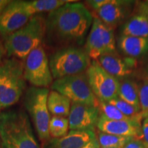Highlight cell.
Listing matches in <instances>:
<instances>
[{
	"label": "cell",
	"mask_w": 148,
	"mask_h": 148,
	"mask_svg": "<svg viewBox=\"0 0 148 148\" xmlns=\"http://www.w3.org/2000/svg\"><path fill=\"white\" fill-rule=\"evenodd\" d=\"M92 21L93 16L83 3H66L45 18L46 40L50 45H81Z\"/></svg>",
	"instance_id": "6da1fadb"
},
{
	"label": "cell",
	"mask_w": 148,
	"mask_h": 148,
	"mask_svg": "<svg viewBox=\"0 0 148 148\" xmlns=\"http://www.w3.org/2000/svg\"><path fill=\"white\" fill-rule=\"evenodd\" d=\"M1 148H41L24 110H10L0 113Z\"/></svg>",
	"instance_id": "7a4b0ae2"
},
{
	"label": "cell",
	"mask_w": 148,
	"mask_h": 148,
	"mask_svg": "<svg viewBox=\"0 0 148 148\" xmlns=\"http://www.w3.org/2000/svg\"><path fill=\"white\" fill-rule=\"evenodd\" d=\"M45 35V18L35 14L23 27L5 37V53L11 58L25 60L31 51L41 45Z\"/></svg>",
	"instance_id": "3957f363"
},
{
	"label": "cell",
	"mask_w": 148,
	"mask_h": 148,
	"mask_svg": "<svg viewBox=\"0 0 148 148\" xmlns=\"http://www.w3.org/2000/svg\"><path fill=\"white\" fill-rule=\"evenodd\" d=\"M26 87L24 62L15 58L4 59L0 63V105L7 108L18 101Z\"/></svg>",
	"instance_id": "277c9868"
},
{
	"label": "cell",
	"mask_w": 148,
	"mask_h": 148,
	"mask_svg": "<svg viewBox=\"0 0 148 148\" xmlns=\"http://www.w3.org/2000/svg\"><path fill=\"white\" fill-rule=\"evenodd\" d=\"M90 62L85 49L73 45L58 49L49 58L51 75L55 79L84 73Z\"/></svg>",
	"instance_id": "5b68a950"
},
{
	"label": "cell",
	"mask_w": 148,
	"mask_h": 148,
	"mask_svg": "<svg viewBox=\"0 0 148 148\" xmlns=\"http://www.w3.org/2000/svg\"><path fill=\"white\" fill-rule=\"evenodd\" d=\"M47 88L32 86L27 88L23 98V105L30 116L38 138L44 142L50 138L49 123L50 114L47 107Z\"/></svg>",
	"instance_id": "8992f818"
},
{
	"label": "cell",
	"mask_w": 148,
	"mask_h": 148,
	"mask_svg": "<svg viewBox=\"0 0 148 148\" xmlns=\"http://www.w3.org/2000/svg\"><path fill=\"white\" fill-rule=\"evenodd\" d=\"M51 88L69 98L71 103L99 108V101L90 87L86 72L55 79Z\"/></svg>",
	"instance_id": "52a82bcc"
},
{
	"label": "cell",
	"mask_w": 148,
	"mask_h": 148,
	"mask_svg": "<svg viewBox=\"0 0 148 148\" xmlns=\"http://www.w3.org/2000/svg\"><path fill=\"white\" fill-rule=\"evenodd\" d=\"M24 77L34 87L47 88L53 83L49 58L42 44L31 51L25 59Z\"/></svg>",
	"instance_id": "ba28073f"
},
{
	"label": "cell",
	"mask_w": 148,
	"mask_h": 148,
	"mask_svg": "<svg viewBox=\"0 0 148 148\" xmlns=\"http://www.w3.org/2000/svg\"><path fill=\"white\" fill-rule=\"evenodd\" d=\"M84 49L89 58L93 60H97L105 53L114 52V29L105 25L97 16H94Z\"/></svg>",
	"instance_id": "9c48e42d"
},
{
	"label": "cell",
	"mask_w": 148,
	"mask_h": 148,
	"mask_svg": "<svg viewBox=\"0 0 148 148\" xmlns=\"http://www.w3.org/2000/svg\"><path fill=\"white\" fill-rule=\"evenodd\" d=\"M92 91L99 101L108 102L118 97L119 80L101 67L97 60H92L86 71Z\"/></svg>",
	"instance_id": "30bf717a"
},
{
	"label": "cell",
	"mask_w": 148,
	"mask_h": 148,
	"mask_svg": "<svg viewBox=\"0 0 148 148\" xmlns=\"http://www.w3.org/2000/svg\"><path fill=\"white\" fill-rule=\"evenodd\" d=\"M32 17L25 1H10L0 14V35L5 38L23 27Z\"/></svg>",
	"instance_id": "8fae6325"
},
{
	"label": "cell",
	"mask_w": 148,
	"mask_h": 148,
	"mask_svg": "<svg viewBox=\"0 0 148 148\" xmlns=\"http://www.w3.org/2000/svg\"><path fill=\"white\" fill-rule=\"evenodd\" d=\"M100 116V111L97 107L71 103L68 116L70 130L94 131Z\"/></svg>",
	"instance_id": "7c38bea8"
},
{
	"label": "cell",
	"mask_w": 148,
	"mask_h": 148,
	"mask_svg": "<svg viewBox=\"0 0 148 148\" xmlns=\"http://www.w3.org/2000/svg\"><path fill=\"white\" fill-rule=\"evenodd\" d=\"M141 125L136 120H110L100 114L97 127L101 132L143 140Z\"/></svg>",
	"instance_id": "4fadbf2b"
},
{
	"label": "cell",
	"mask_w": 148,
	"mask_h": 148,
	"mask_svg": "<svg viewBox=\"0 0 148 148\" xmlns=\"http://www.w3.org/2000/svg\"><path fill=\"white\" fill-rule=\"evenodd\" d=\"M97 61L107 73L118 79L130 76L136 64L134 58H121L114 51L105 53Z\"/></svg>",
	"instance_id": "5bb4252c"
},
{
	"label": "cell",
	"mask_w": 148,
	"mask_h": 148,
	"mask_svg": "<svg viewBox=\"0 0 148 148\" xmlns=\"http://www.w3.org/2000/svg\"><path fill=\"white\" fill-rule=\"evenodd\" d=\"M96 137L94 131L70 130L63 137L42 142L41 148H82Z\"/></svg>",
	"instance_id": "9a60e30c"
},
{
	"label": "cell",
	"mask_w": 148,
	"mask_h": 148,
	"mask_svg": "<svg viewBox=\"0 0 148 148\" xmlns=\"http://www.w3.org/2000/svg\"><path fill=\"white\" fill-rule=\"evenodd\" d=\"M132 1L123 0H110V1L96 10L97 17L105 25L114 29L118 24L124 19L127 14Z\"/></svg>",
	"instance_id": "2e32d148"
},
{
	"label": "cell",
	"mask_w": 148,
	"mask_h": 148,
	"mask_svg": "<svg viewBox=\"0 0 148 148\" xmlns=\"http://www.w3.org/2000/svg\"><path fill=\"white\" fill-rule=\"evenodd\" d=\"M118 45L120 49L129 58H139L148 52V38L121 35Z\"/></svg>",
	"instance_id": "e0dca14e"
},
{
	"label": "cell",
	"mask_w": 148,
	"mask_h": 148,
	"mask_svg": "<svg viewBox=\"0 0 148 148\" xmlns=\"http://www.w3.org/2000/svg\"><path fill=\"white\" fill-rule=\"evenodd\" d=\"M122 35L148 38V19L141 8L138 14L125 22L122 27Z\"/></svg>",
	"instance_id": "ac0fdd59"
},
{
	"label": "cell",
	"mask_w": 148,
	"mask_h": 148,
	"mask_svg": "<svg viewBox=\"0 0 148 148\" xmlns=\"http://www.w3.org/2000/svg\"><path fill=\"white\" fill-rule=\"evenodd\" d=\"M71 106V101L68 97L56 90H51L47 97L49 112L53 116H68Z\"/></svg>",
	"instance_id": "d6986e66"
},
{
	"label": "cell",
	"mask_w": 148,
	"mask_h": 148,
	"mask_svg": "<svg viewBox=\"0 0 148 148\" xmlns=\"http://www.w3.org/2000/svg\"><path fill=\"white\" fill-rule=\"evenodd\" d=\"M118 97L132 106L140 108L138 84L132 79L124 78L119 81Z\"/></svg>",
	"instance_id": "ffe728a7"
},
{
	"label": "cell",
	"mask_w": 148,
	"mask_h": 148,
	"mask_svg": "<svg viewBox=\"0 0 148 148\" xmlns=\"http://www.w3.org/2000/svg\"><path fill=\"white\" fill-rule=\"evenodd\" d=\"M72 0H33L25 1V6L32 16L42 12H51L67 3L74 2Z\"/></svg>",
	"instance_id": "44dd1931"
},
{
	"label": "cell",
	"mask_w": 148,
	"mask_h": 148,
	"mask_svg": "<svg viewBox=\"0 0 148 148\" xmlns=\"http://www.w3.org/2000/svg\"><path fill=\"white\" fill-rule=\"evenodd\" d=\"M69 127L68 118L64 116H53L49 123V134L50 137L58 138L67 134Z\"/></svg>",
	"instance_id": "7402d4cb"
},
{
	"label": "cell",
	"mask_w": 148,
	"mask_h": 148,
	"mask_svg": "<svg viewBox=\"0 0 148 148\" xmlns=\"http://www.w3.org/2000/svg\"><path fill=\"white\" fill-rule=\"evenodd\" d=\"M100 148H123L131 137L98 132L97 136Z\"/></svg>",
	"instance_id": "603a6c76"
},
{
	"label": "cell",
	"mask_w": 148,
	"mask_h": 148,
	"mask_svg": "<svg viewBox=\"0 0 148 148\" xmlns=\"http://www.w3.org/2000/svg\"><path fill=\"white\" fill-rule=\"evenodd\" d=\"M108 103H111L115 106L116 108L119 109L122 113L127 116V117L134 120H138V121L141 122L145 119V116L141 112L140 108H138L137 107H135L130 104L127 102H125L119 97L114 98V99L108 101Z\"/></svg>",
	"instance_id": "cb8c5ba5"
},
{
	"label": "cell",
	"mask_w": 148,
	"mask_h": 148,
	"mask_svg": "<svg viewBox=\"0 0 148 148\" xmlns=\"http://www.w3.org/2000/svg\"><path fill=\"white\" fill-rule=\"evenodd\" d=\"M99 109L100 114L110 120H134L127 117L111 103L99 101ZM138 121V120H136ZM141 122V121H140Z\"/></svg>",
	"instance_id": "d4e9b609"
},
{
	"label": "cell",
	"mask_w": 148,
	"mask_h": 148,
	"mask_svg": "<svg viewBox=\"0 0 148 148\" xmlns=\"http://www.w3.org/2000/svg\"><path fill=\"white\" fill-rule=\"evenodd\" d=\"M139 103L141 112L145 117L148 116V79H145L138 85Z\"/></svg>",
	"instance_id": "484cf974"
},
{
	"label": "cell",
	"mask_w": 148,
	"mask_h": 148,
	"mask_svg": "<svg viewBox=\"0 0 148 148\" xmlns=\"http://www.w3.org/2000/svg\"><path fill=\"white\" fill-rule=\"evenodd\" d=\"M123 148H147V145L143 140L132 138L127 142Z\"/></svg>",
	"instance_id": "4316f807"
},
{
	"label": "cell",
	"mask_w": 148,
	"mask_h": 148,
	"mask_svg": "<svg viewBox=\"0 0 148 148\" xmlns=\"http://www.w3.org/2000/svg\"><path fill=\"white\" fill-rule=\"evenodd\" d=\"M109 1L110 0H90L86 1V3L90 5V8L96 11L107 4Z\"/></svg>",
	"instance_id": "83f0119b"
},
{
	"label": "cell",
	"mask_w": 148,
	"mask_h": 148,
	"mask_svg": "<svg viewBox=\"0 0 148 148\" xmlns=\"http://www.w3.org/2000/svg\"><path fill=\"white\" fill-rule=\"evenodd\" d=\"M141 129L142 134H143V139L148 145V116L145 117L142 121Z\"/></svg>",
	"instance_id": "f1b7e54d"
},
{
	"label": "cell",
	"mask_w": 148,
	"mask_h": 148,
	"mask_svg": "<svg viewBox=\"0 0 148 148\" xmlns=\"http://www.w3.org/2000/svg\"><path fill=\"white\" fill-rule=\"evenodd\" d=\"M82 148H100V145H99L97 138L96 137L94 139L90 140L89 143H88Z\"/></svg>",
	"instance_id": "f546056e"
},
{
	"label": "cell",
	"mask_w": 148,
	"mask_h": 148,
	"mask_svg": "<svg viewBox=\"0 0 148 148\" xmlns=\"http://www.w3.org/2000/svg\"><path fill=\"white\" fill-rule=\"evenodd\" d=\"M10 1L9 0H0V14L1 13L5 7L8 4Z\"/></svg>",
	"instance_id": "4dcf8cb0"
},
{
	"label": "cell",
	"mask_w": 148,
	"mask_h": 148,
	"mask_svg": "<svg viewBox=\"0 0 148 148\" xmlns=\"http://www.w3.org/2000/svg\"><path fill=\"white\" fill-rule=\"evenodd\" d=\"M5 53V47L3 45V44L1 43V42L0 41V63L2 62L3 60V57L4 56V53Z\"/></svg>",
	"instance_id": "1f68e13d"
},
{
	"label": "cell",
	"mask_w": 148,
	"mask_h": 148,
	"mask_svg": "<svg viewBox=\"0 0 148 148\" xmlns=\"http://www.w3.org/2000/svg\"><path fill=\"white\" fill-rule=\"evenodd\" d=\"M141 8L142 10L144 11V12H145V14H146V16H147V18L148 19V1L142 4Z\"/></svg>",
	"instance_id": "d6a6232c"
},
{
	"label": "cell",
	"mask_w": 148,
	"mask_h": 148,
	"mask_svg": "<svg viewBox=\"0 0 148 148\" xmlns=\"http://www.w3.org/2000/svg\"><path fill=\"white\" fill-rule=\"evenodd\" d=\"M146 145H147V148H148V145H147V143H146Z\"/></svg>",
	"instance_id": "836d02e7"
},
{
	"label": "cell",
	"mask_w": 148,
	"mask_h": 148,
	"mask_svg": "<svg viewBox=\"0 0 148 148\" xmlns=\"http://www.w3.org/2000/svg\"><path fill=\"white\" fill-rule=\"evenodd\" d=\"M1 108V105H0V108Z\"/></svg>",
	"instance_id": "e575fe53"
},
{
	"label": "cell",
	"mask_w": 148,
	"mask_h": 148,
	"mask_svg": "<svg viewBox=\"0 0 148 148\" xmlns=\"http://www.w3.org/2000/svg\"><path fill=\"white\" fill-rule=\"evenodd\" d=\"M147 79H148V75H147Z\"/></svg>",
	"instance_id": "d590c367"
},
{
	"label": "cell",
	"mask_w": 148,
	"mask_h": 148,
	"mask_svg": "<svg viewBox=\"0 0 148 148\" xmlns=\"http://www.w3.org/2000/svg\"><path fill=\"white\" fill-rule=\"evenodd\" d=\"M0 148H1V145H0Z\"/></svg>",
	"instance_id": "8d00e7d4"
}]
</instances>
